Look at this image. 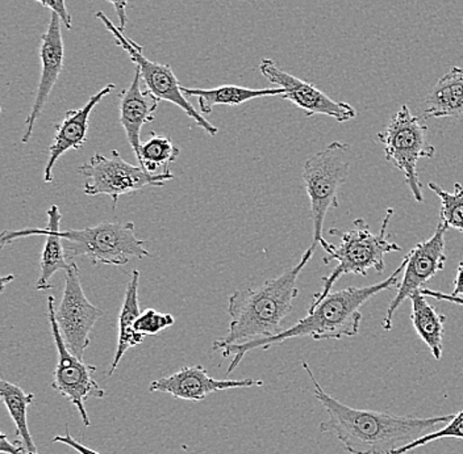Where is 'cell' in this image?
Listing matches in <instances>:
<instances>
[{"label": "cell", "mask_w": 463, "mask_h": 454, "mask_svg": "<svg viewBox=\"0 0 463 454\" xmlns=\"http://www.w3.org/2000/svg\"><path fill=\"white\" fill-rule=\"evenodd\" d=\"M303 368L314 384L315 397L328 413V419L321 422L318 431L335 436L347 454H390L447 424L454 415L416 418L353 409L321 387L308 364L303 363Z\"/></svg>", "instance_id": "cell-1"}, {"label": "cell", "mask_w": 463, "mask_h": 454, "mask_svg": "<svg viewBox=\"0 0 463 454\" xmlns=\"http://www.w3.org/2000/svg\"><path fill=\"white\" fill-rule=\"evenodd\" d=\"M405 265H407V256L390 277L378 284L364 286V288L350 286L343 291L329 293L314 310L308 311L306 318L300 320L297 325L283 329L275 337L225 347L220 351L222 357L228 358L233 355L227 375H231L240 366L244 356L254 349L268 351L271 347L295 338L309 337L314 340L321 341L355 337L360 332L362 306L381 292L389 291L392 286L398 285L399 276L403 273Z\"/></svg>", "instance_id": "cell-2"}, {"label": "cell", "mask_w": 463, "mask_h": 454, "mask_svg": "<svg viewBox=\"0 0 463 454\" xmlns=\"http://www.w3.org/2000/svg\"><path fill=\"white\" fill-rule=\"evenodd\" d=\"M317 247L312 245L297 265L275 279L268 280L257 288L242 289L231 294L227 309L230 327L225 337L213 341V352L234 344L266 339L283 331V320L294 310V301L299 296L298 279Z\"/></svg>", "instance_id": "cell-3"}, {"label": "cell", "mask_w": 463, "mask_h": 454, "mask_svg": "<svg viewBox=\"0 0 463 454\" xmlns=\"http://www.w3.org/2000/svg\"><path fill=\"white\" fill-rule=\"evenodd\" d=\"M392 216L393 209L389 208L378 233H372L364 218L355 219L350 230L329 231L332 236H340L341 245L335 247L332 255L324 257L323 262L324 264H329L335 260L337 265L328 276L321 279V289L315 294L308 311L314 310L321 301L332 293L333 286L344 274H361L364 277L370 270L382 273L386 268L384 256L391 253H401V246L390 242L386 234Z\"/></svg>", "instance_id": "cell-4"}, {"label": "cell", "mask_w": 463, "mask_h": 454, "mask_svg": "<svg viewBox=\"0 0 463 454\" xmlns=\"http://www.w3.org/2000/svg\"><path fill=\"white\" fill-rule=\"evenodd\" d=\"M349 144L335 141L311 158L303 169L307 195L311 201V218L314 224V243L321 246L326 255H332L335 246L323 236L324 221L331 209L338 208V190L349 176Z\"/></svg>", "instance_id": "cell-5"}, {"label": "cell", "mask_w": 463, "mask_h": 454, "mask_svg": "<svg viewBox=\"0 0 463 454\" xmlns=\"http://www.w3.org/2000/svg\"><path fill=\"white\" fill-rule=\"evenodd\" d=\"M68 259L86 256L92 264H128L150 256L146 242L138 238L133 222H101L95 227L61 230Z\"/></svg>", "instance_id": "cell-6"}, {"label": "cell", "mask_w": 463, "mask_h": 454, "mask_svg": "<svg viewBox=\"0 0 463 454\" xmlns=\"http://www.w3.org/2000/svg\"><path fill=\"white\" fill-rule=\"evenodd\" d=\"M376 138L383 146L387 161L404 173L405 183L410 187L413 199L418 202L424 201L418 163L420 159H430L436 155V147L428 140L427 125L404 104Z\"/></svg>", "instance_id": "cell-7"}, {"label": "cell", "mask_w": 463, "mask_h": 454, "mask_svg": "<svg viewBox=\"0 0 463 454\" xmlns=\"http://www.w3.org/2000/svg\"><path fill=\"white\" fill-rule=\"evenodd\" d=\"M82 175L83 190L89 196H109L118 205V198L137 192L146 187H164L173 181L169 169L159 173H150L143 167L135 166L121 158L118 150H112L111 156L92 155L87 163L78 167Z\"/></svg>", "instance_id": "cell-8"}, {"label": "cell", "mask_w": 463, "mask_h": 454, "mask_svg": "<svg viewBox=\"0 0 463 454\" xmlns=\"http://www.w3.org/2000/svg\"><path fill=\"white\" fill-rule=\"evenodd\" d=\"M97 17L103 23L107 31L111 32L118 45H120L123 51L129 54L130 60L135 63L136 70L140 72L141 79L150 94L155 95L159 101H169L181 108L207 134L216 135L219 133V129L213 126L201 112L196 111L195 107L188 101V97H184L182 86H179L172 66L147 60L144 56L143 46L138 45L129 37L124 36L123 32L116 28L114 23L106 14L99 11L97 13Z\"/></svg>", "instance_id": "cell-9"}, {"label": "cell", "mask_w": 463, "mask_h": 454, "mask_svg": "<svg viewBox=\"0 0 463 454\" xmlns=\"http://www.w3.org/2000/svg\"><path fill=\"white\" fill-rule=\"evenodd\" d=\"M48 322L58 354L52 387L56 390L58 394L68 399L72 406L77 407L83 426L90 427L91 422H90L85 406L87 399L106 397V392L101 389L94 378L97 366H87L85 361L80 360L69 351L65 340L61 335L60 327H58L56 299L53 296L48 297Z\"/></svg>", "instance_id": "cell-10"}, {"label": "cell", "mask_w": 463, "mask_h": 454, "mask_svg": "<svg viewBox=\"0 0 463 454\" xmlns=\"http://www.w3.org/2000/svg\"><path fill=\"white\" fill-rule=\"evenodd\" d=\"M103 309L92 305L80 284V268L72 262L65 271V288L56 309L58 327L66 347L72 355L83 360L91 344V332L104 317Z\"/></svg>", "instance_id": "cell-11"}, {"label": "cell", "mask_w": 463, "mask_h": 454, "mask_svg": "<svg viewBox=\"0 0 463 454\" xmlns=\"http://www.w3.org/2000/svg\"><path fill=\"white\" fill-rule=\"evenodd\" d=\"M448 225L439 221V227L428 241L418 243L407 254V265L403 272V279L398 288V293L391 301L389 309L382 320L384 331L392 329L393 315L404 300L410 299L415 292L424 289L439 272L447 264L448 256L445 254V234Z\"/></svg>", "instance_id": "cell-12"}, {"label": "cell", "mask_w": 463, "mask_h": 454, "mask_svg": "<svg viewBox=\"0 0 463 454\" xmlns=\"http://www.w3.org/2000/svg\"><path fill=\"white\" fill-rule=\"evenodd\" d=\"M260 70L269 82L285 89L282 99L291 101L308 117L324 115L335 118L337 123H346L357 117L354 107L333 100L311 83L280 70L273 60L265 58L260 60Z\"/></svg>", "instance_id": "cell-13"}, {"label": "cell", "mask_w": 463, "mask_h": 454, "mask_svg": "<svg viewBox=\"0 0 463 454\" xmlns=\"http://www.w3.org/2000/svg\"><path fill=\"white\" fill-rule=\"evenodd\" d=\"M62 20L57 14L52 13L48 29L42 37L40 46V60H42V77L37 87L33 106L25 121V130L22 135V143L28 144L33 135L34 125L48 103L51 92L56 86L58 78L63 69L65 45L62 39Z\"/></svg>", "instance_id": "cell-14"}, {"label": "cell", "mask_w": 463, "mask_h": 454, "mask_svg": "<svg viewBox=\"0 0 463 454\" xmlns=\"http://www.w3.org/2000/svg\"><path fill=\"white\" fill-rule=\"evenodd\" d=\"M263 386V381L245 378V380H215L208 375L204 366L198 364L184 366L179 372L153 381L149 385L150 393H164L184 401L201 402L213 393L244 387Z\"/></svg>", "instance_id": "cell-15"}, {"label": "cell", "mask_w": 463, "mask_h": 454, "mask_svg": "<svg viewBox=\"0 0 463 454\" xmlns=\"http://www.w3.org/2000/svg\"><path fill=\"white\" fill-rule=\"evenodd\" d=\"M48 227L43 228H23V230H5L0 234V248L11 245L20 238H29V236H43L45 246H43L42 257H40V274L37 280V291H49L53 288L52 277L60 271H68L71 263H68L66 256L65 245H63L62 236H61V219L62 214L57 205H52L48 210Z\"/></svg>", "instance_id": "cell-16"}, {"label": "cell", "mask_w": 463, "mask_h": 454, "mask_svg": "<svg viewBox=\"0 0 463 454\" xmlns=\"http://www.w3.org/2000/svg\"><path fill=\"white\" fill-rule=\"evenodd\" d=\"M115 88L114 83L107 85L98 94L92 95L85 106L66 112L65 117L56 126V135H54L53 141L49 146L48 163H46L45 171H43V181L46 184L54 181V166H56L61 156L71 152V150L78 152L85 146L87 133H89L90 115L104 97H109L112 91H115Z\"/></svg>", "instance_id": "cell-17"}, {"label": "cell", "mask_w": 463, "mask_h": 454, "mask_svg": "<svg viewBox=\"0 0 463 454\" xmlns=\"http://www.w3.org/2000/svg\"><path fill=\"white\" fill-rule=\"evenodd\" d=\"M140 72L136 70L135 77L129 87L123 89L118 101V115H120V124L126 132L127 140L136 158L140 155L141 147V129L145 124L155 121V112L157 111L159 100L149 91H144L141 88Z\"/></svg>", "instance_id": "cell-18"}, {"label": "cell", "mask_w": 463, "mask_h": 454, "mask_svg": "<svg viewBox=\"0 0 463 454\" xmlns=\"http://www.w3.org/2000/svg\"><path fill=\"white\" fill-rule=\"evenodd\" d=\"M184 97H195L199 103V112L202 115L213 114V108L217 106L236 107L248 103L260 97H279L285 95V89L265 88L253 89L248 87L233 85L220 86L216 88H187L182 87Z\"/></svg>", "instance_id": "cell-19"}, {"label": "cell", "mask_w": 463, "mask_h": 454, "mask_svg": "<svg viewBox=\"0 0 463 454\" xmlns=\"http://www.w3.org/2000/svg\"><path fill=\"white\" fill-rule=\"evenodd\" d=\"M138 284H140V271L133 270L128 285H127L120 315H118V347H116L115 357L111 368L109 370V375H114L116 368L127 351L133 347L140 346L145 339L144 335L138 334L135 329L136 320L141 314L140 305H138Z\"/></svg>", "instance_id": "cell-20"}, {"label": "cell", "mask_w": 463, "mask_h": 454, "mask_svg": "<svg viewBox=\"0 0 463 454\" xmlns=\"http://www.w3.org/2000/svg\"><path fill=\"white\" fill-rule=\"evenodd\" d=\"M463 115V69L453 68L433 87L422 118L459 117Z\"/></svg>", "instance_id": "cell-21"}, {"label": "cell", "mask_w": 463, "mask_h": 454, "mask_svg": "<svg viewBox=\"0 0 463 454\" xmlns=\"http://www.w3.org/2000/svg\"><path fill=\"white\" fill-rule=\"evenodd\" d=\"M410 300L412 303V311H411L412 325L420 339L427 344L433 357L439 360L442 357V338H444L447 317L439 314L420 291L415 292Z\"/></svg>", "instance_id": "cell-22"}, {"label": "cell", "mask_w": 463, "mask_h": 454, "mask_svg": "<svg viewBox=\"0 0 463 454\" xmlns=\"http://www.w3.org/2000/svg\"><path fill=\"white\" fill-rule=\"evenodd\" d=\"M0 399L14 421L19 440L24 442L31 454H39L33 438L29 432L27 418L29 406L34 402L33 393H25L19 385L2 380L0 381Z\"/></svg>", "instance_id": "cell-23"}, {"label": "cell", "mask_w": 463, "mask_h": 454, "mask_svg": "<svg viewBox=\"0 0 463 454\" xmlns=\"http://www.w3.org/2000/svg\"><path fill=\"white\" fill-rule=\"evenodd\" d=\"M179 153L181 149L175 146L169 137L152 132L149 140L141 144L140 155L137 158L138 166L143 167L147 172L159 173V167L164 166V170L169 169V164L178 159Z\"/></svg>", "instance_id": "cell-24"}, {"label": "cell", "mask_w": 463, "mask_h": 454, "mask_svg": "<svg viewBox=\"0 0 463 454\" xmlns=\"http://www.w3.org/2000/svg\"><path fill=\"white\" fill-rule=\"evenodd\" d=\"M428 188L436 193L437 198L441 201V209H439L441 221L449 227L463 233V184H454L453 192L442 190L439 184L432 181L428 184Z\"/></svg>", "instance_id": "cell-25"}, {"label": "cell", "mask_w": 463, "mask_h": 454, "mask_svg": "<svg viewBox=\"0 0 463 454\" xmlns=\"http://www.w3.org/2000/svg\"><path fill=\"white\" fill-rule=\"evenodd\" d=\"M444 439L463 440V412L454 413L453 418L447 424H444L441 430L433 431V432L419 438L418 440H413L410 444L404 445V447L392 450L390 454H407L418 449V448L424 447V445L430 444V442L444 440Z\"/></svg>", "instance_id": "cell-26"}, {"label": "cell", "mask_w": 463, "mask_h": 454, "mask_svg": "<svg viewBox=\"0 0 463 454\" xmlns=\"http://www.w3.org/2000/svg\"><path fill=\"white\" fill-rule=\"evenodd\" d=\"M174 323L175 320L172 314L157 311L155 309H146L141 311L140 317L136 320L135 329L138 334L149 337V335L161 334L165 329L174 326Z\"/></svg>", "instance_id": "cell-27"}, {"label": "cell", "mask_w": 463, "mask_h": 454, "mask_svg": "<svg viewBox=\"0 0 463 454\" xmlns=\"http://www.w3.org/2000/svg\"><path fill=\"white\" fill-rule=\"evenodd\" d=\"M34 2L40 3V5H43V7L49 8L52 13L57 14L61 20H62L65 28L71 31L72 20L68 5H66V0H34Z\"/></svg>", "instance_id": "cell-28"}, {"label": "cell", "mask_w": 463, "mask_h": 454, "mask_svg": "<svg viewBox=\"0 0 463 454\" xmlns=\"http://www.w3.org/2000/svg\"><path fill=\"white\" fill-rule=\"evenodd\" d=\"M52 442H60V444L68 445L71 449H74L75 452L80 454H100L98 453L97 450L91 449V448L86 447L82 442L75 440L74 438L71 435V431H69V426H66V433L65 436H54L52 439Z\"/></svg>", "instance_id": "cell-29"}, {"label": "cell", "mask_w": 463, "mask_h": 454, "mask_svg": "<svg viewBox=\"0 0 463 454\" xmlns=\"http://www.w3.org/2000/svg\"><path fill=\"white\" fill-rule=\"evenodd\" d=\"M0 452L5 454H31L28 448L22 440L10 441L5 433H2V444H0Z\"/></svg>", "instance_id": "cell-30"}, {"label": "cell", "mask_w": 463, "mask_h": 454, "mask_svg": "<svg viewBox=\"0 0 463 454\" xmlns=\"http://www.w3.org/2000/svg\"><path fill=\"white\" fill-rule=\"evenodd\" d=\"M114 5L116 14L118 17V29L121 32L127 28L128 24V17H127V5H128L129 0H107Z\"/></svg>", "instance_id": "cell-31"}, {"label": "cell", "mask_w": 463, "mask_h": 454, "mask_svg": "<svg viewBox=\"0 0 463 454\" xmlns=\"http://www.w3.org/2000/svg\"><path fill=\"white\" fill-rule=\"evenodd\" d=\"M421 294L425 297H430L437 301H445V302L454 303V305L463 306V297H456L453 294L441 293V292L430 291V289H421Z\"/></svg>", "instance_id": "cell-32"}, {"label": "cell", "mask_w": 463, "mask_h": 454, "mask_svg": "<svg viewBox=\"0 0 463 454\" xmlns=\"http://www.w3.org/2000/svg\"><path fill=\"white\" fill-rule=\"evenodd\" d=\"M453 296L463 297V260L457 268V276L454 279Z\"/></svg>", "instance_id": "cell-33"}, {"label": "cell", "mask_w": 463, "mask_h": 454, "mask_svg": "<svg viewBox=\"0 0 463 454\" xmlns=\"http://www.w3.org/2000/svg\"><path fill=\"white\" fill-rule=\"evenodd\" d=\"M13 280H14V274H10V276H7V277H3V279L0 280V282H2V292L5 291V284H7V283L13 282Z\"/></svg>", "instance_id": "cell-34"}]
</instances>
